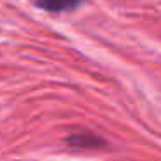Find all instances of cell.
Wrapping results in <instances>:
<instances>
[{
	"label": "cell",
	"instance_id": "obj_1",
	"mask_svg": "<svg viewBox=\"0 0 161 161\" xmlns=\"http://www.w3.org/2000/svg\"><path fill=\"white\" fill-rule=\"evenodd\" d=\"M68 144L71 147H78V149H101V147L106 146V142L101 137L90 132H80L68 137Z\"/></svg>",
	"mask_w": 161,
	"mask_h": 161
},
{
	"label": "cell",
	"instance_id": "obj_2",
	"mask_svg": "<svg viewBox=\"0 0 161 161\" xmlns=\"http://www.w3.org/2000/svg\"><path fill=\"white\" fill-rule=\"evenodd\" d=\"M81 0H33L36 7L43 9L47 12H66L73 11L75 7L80 5Z\"/></svg>",
	"mask_w": 161,
	"mask_h": 161
}]
</instances>
